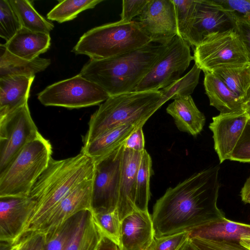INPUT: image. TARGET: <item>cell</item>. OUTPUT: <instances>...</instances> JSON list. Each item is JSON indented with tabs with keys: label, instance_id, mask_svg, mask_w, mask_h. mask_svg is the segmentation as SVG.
<instances>
[{
	"label": "cell",
	"instance_id": "41",
	"mask_svg": "<svg viewBox=\"0 0 250 250\" xmlns=\"http://www.w3.org/2000/svg\"><path fill=\"white\" fill-rule=\"evenodd\" d=\"M225 10L250 19V0H214Z\"/></svg>",
	"mask_w": 250,
	"mask_h": 250
},
{
	"label": "cell",
	"instance_id": "34",
	"mask_svg": "<svg viewBox=\"0 0 250 250\" xmlns=\"http://www.w3.org/2000/svg\"><path fill=\"white\" fill-rule=\"evenodd\" d=\"M172 0L175 10L177 35L187 42L193 19L196 0Z\"/></svg>",
	"mask_w": 250,
	"mask_h": 250
},
{
	"label": "cell",
	"instance_id": "5",
	"mask_svg": "<svg viewBox=\"0 0 250 250\" xmlns=\"http://www.w3.org/2000/svg\"><path fill=\"white\" fill-rule=\"evenodd\" d=\"M152 42L137 21H119L95 27L83 34L72 52L99 60L112 57Z\"/></svg>",
	"mask_w": 250,
	"mask_h": 250
},
{
	"label": "cell",
	"instance_id": "11",
	"mask_svg": "<svg viewBox=\"0 0 250 250\" xmlns=\"http://www.w3.org/2000/svg\"><path fill=\"white\" fill-rule=\"evenodd\" d=\"M39 133L28 103L0 118V173Z\"/></svg>",
	"mask_w": 250,
	"mask_h": 250
},
{
	"label": "cell",
	"instance_id": "39",
	"mask_svg": "<svg viewBox=\"0 0 250 250\" xmlns=\"http://www.w3.org/2000/svg\"><path fill=\"white\" fill-rule=\"evenodd\" d=\"M232 14L233 27L240 38L250 62V19L234 13Z\"/></svg>",
	"mask_w": 250,
	"mask_h": 250
},
{
	"label": "cell",
	"instance_id": "15",
	"mask_svg": "<svg viewBox=\"0 0 250 250\" xmlns=\"http://www.w3.org/2000/svg\"><path fill=\"white\" fill-rule=\"evenodd\" d=\"M249 119L243 109L221 113L212 118L209 128L213 133L214 148L220 163L230 160Z\"/></svg>",
	"mask_w": 250,
	"mask_h": 250
},
{
	"label": "cell",
	"instance_id": "6",
	"mask_svg": "<svg viewBox=\"0 0 250 250\" xmlns=\"http://www.w3.org/2000/svg\"><path fill=\"white\" fill-rule=\"evenodd\" d=\"M52 154L50 142L40 133L0 173V197L29 196L52 158Z\"/></svg>",
	"mask_w": 250,
	"mask_h": 250
},
{
	"label": "cell",
	"instance_id": "48",
	"mask_svg": "<svg viewBox=\"0 0 250 250\" xmlns=\"http://www.w3.org/2000/svg\"><path fill=\"white\" fill-rule=\"evenodd\" d=\"M243 109L245 111L249 120H250V94L243 104Z\"/></svg>",
	"mask_w": 250,
	"mask_h": 250
},
{
	"label": "cell",
	"instance_id": "8",
	"mask_svg": "<svg viewBox=\"0 0 250 250\" xmlns=\"http://www.w3.org/2000/svg\"><path fill=\"white\" fill-rule=\"evenodd\" d=\"M109 95L100 86L80 74L47 86L38 94L45 106L80 108L98 105Z\"/></svg>",
	"mask_w": 250,
	"mask_h": 250
},
{
	"label": "cell",
	"instance_id": "51",
	"mask_svg": "<svg viewBox=\"0 0 250 250\" xmlns=\"http://www.w3.org/2000/svg\"></svg>",
	"mask_w": 250,
	"mask_h": 250
},
{
	"label": "cell",
	"instance_id": "47",
	"mask_svg": "<svg viewBox=\"0 0 250 250\" xmlns=\"http://www.w3.org/2000/svg\"><path fill=\"white\" fill-rule=\"evenodd\" d=\"M180 250H198L192 244L189 238L183 245Z\"/></svg>",
	"mask_w": 250,
	"mask_h": 250
},
{
	"label": "cell",
	"instance_id": "14",
	"mask_svg": "<svg viewBox=\"0 0 250 250\" xmlns=\"http://www.w3.org/2000/svg\"><path fill=\"white\" fill-rule=\"evenodd\" d=\"M233 27V14L214 0H196L191 27L187 42L197 46L206 36Z\"/></svg>",
	"mask_w": 250,
	"mask_h": 250
},
{
	"label": "cell",
	"instance_id": "4",
	"mask_svg": "<svg viewBox=\"0 0 250 250\" xmlns=\"http://www.w3.org/2000/svg\"><path fill=\"white\" fill-rule=\"evenodd\" d=\"M163 104L160 90L132 91L109 96L91 116L88 129L83 137V145L122 125L144 126Z\"/></svg>",
	"mask_w": 250,
	"mask_h": 250
},
{
	"label": "cell",
	"instance_id": "10",
	"mask_svg": "<svg viewBox=\"0 0 250 250\" xmlns=\"http://www.w3.org/2000/svg\"><path fill=\"white\" fill-rule=\"evenodd\" d=\"M190 47L188 42L178 35L174 37L134 91L160 90L179 79L194 60Z\"/></svg>",
	"mask_w": 250,
	"mask_h": 250
},
{
	"label": "cell",
	"instance_id": "27",
	"mask_svg": "<svg viewBox=\"0 0 250 250\" xmlns=\"http://www.w3.org/2000/svg\"><path fill=\"white\" fill-rule=\"evenodd\" d=\"M250 65L220 68L212 73L244 102L250 94Z\"/></svg>",
	"mask_w": 250,
	"mask_h": 250
},
{
	"label": "cell",
	"instance_id": "45",
	"mask_svg": "<svg viewBox=\"0 0 250 250\" xmlns=\"http://www.w3.org/2000/svg\"><path fill=\"white\" fill-rule=\"evenodd\" d=\"M240 193L242 200L245 203L247 200L250 197V176L246 180Z\"/></svg>",
	"mask_w": 250,
	"mask_h": 250
},
{
	"label": "cell",
	"instance_id": "16",
	"mask_svg": "<svg viewBox=\"0 0 250 250\" xmlns=\"http://www.w3.org/2000/svg\"><path fill=\"white\" fill-rule=\"evenodd\" d=\"M92 189V179L73 190L54 207L35 232L46 233L79 212L91 210Z\"/></svg>",
	"mask_w": 250,
	"mask_h": 250
},
{
	"label": "cell",
	"instance_id": "31",
	"mask_svg": "<svg viewBox=\"0 0 250 250\" xmlns=\"http://www.w3.org/2000/svg\"><path fill=\"white\" fill-rule=\"evenodd\" d=\"M82 211L54 229L42 233L44 237L43 250H65L75 230Z\"/></svg>",
	"mask_w": 250,
	"mask_h": 250
},
{
	"label": "cell",
	"instance_id": "1",
	"mask_svg": "<svg viewBox=\"0 0 250 250\" xmlns=\"http://www.w3.org/2000/svg\"><path fill=\"white\" fill-rule=\"evenodd\" d=\"M219 167L196 173L169 188L153 208L155 238L189 231L225 217L217 206Z\"/></svg>",
	"mask_w": 250,
	"mask_h": 250
},
{
	"label": "cell",
	"instance_id": "29",
	"mask_svg": "<svg viewBox=\"0 0 250 250\" xmlns=\"http://www.w3.org/2000/svg\"><path fill=\"white\" fill-rule=\"evenodd\" d=\"M152 160L147 151L142 153L136 180L135 207L137 210L148 211L150 198V179L152 174Z\"/></svg>",
	"mask_w": 250,
	"mask_h": 250
},
{
	"label": "cell",
	"instance_id": "22",
	"mask_svg": "<svg viewBox=\"0 0 250 250\" xmlns=\"http://www.w3.org/2000/svg\"><path fill=\"white\" fill-rule=\"evenodd\" d=\"M50 41L49 34L34 32L22 27L4 45L12 54L32 60L48 50Z\"/></svg>",
	"mask_w": 250,
	"mask_h": 250
},
{
	"label": "cell",
	"instance_id": "18",
	"mask_svg": "<svg viewBox=\"0 0 250 250\" xmlns=\"http://www.w3.org/2000/svg\"><path fill=\"white\" fill-rule=\"evenodd\" d=\"M142 153L125 147L124 149L117 208L121 221L137 210L135 207L136 180Z\"/></svg>",
	"mask_w": 250,
	"mask_h": 250
},
{
	"label": "cell",
	"instance_id": "25",
	"mask_svg": "<svg viewBox=\"0 0 250 250\" xmlns=\"http://www.w3.org/2000/svg\"><path fill=\"white\" fill-rule=\"evenodd\" d=\"M137 127L127 124L110 129L83 145L81 152L96 161L123 143Z\"/></svg>",
	"mask_w": 250,
	"mask_h": 250
},
{
	"label": "cell",
	"instance_id": "44",
	"mask_svg": "<svg viewBox=\"0 0 250 250\" xmlns=\"http://www.w3.org/2000/svg\"><path fill=\"white\" fill-rule=\"evenodd\" d=\"M96 250H120L119 247L107 237L103 236Z\"/></svg>",
	"mask_w": 250,
	"mask_h": 250
},
{
	"label": "cell",
	"instance_id": "20",
	"mask_svg": "<svg viewBox=\"0 0 250 250\" xmlns=\"http://www.w3.org/2000/svg\"><path fill=\"white\" fill-rule=\"evenodd\" d=\"M189 231V238L240 242L250 238V225L230 220L225 217L211 221Z\"/></svg>",
	"mask_w": 250,
	"mask_h": 250
},
{
	"label": "cell",
	"instance_id": "36",
	"mask_svg": "<svg viewBox=\"0 0 250 250\" xmlns=\"http://www.w3.org/2000/svg\"><path fill=\"white\" fill-rule=\"evenodd\" d=\"M188 238V231L155 238L147 250H180Z\"/></svg>",
	"mask_w": 250,
	"mask_h": 250
},
{
	"label": "cell",
	"instance_id": "2",
	"mask_svg": "<svg viewBox=\"0 0 250 250\" xmlns=\"http://www.w3.org/2000/svg\"><path fill=\"white\" fill-rule=\"evenodd\" d=\"M94 171L93 160L81 152L62 160L52 158L30 191L29 196L36 204L21 239L35 232L50 211L65 196L83 183L92 180Z\"/></svg>",
	"mask_w": 250,
	"mask_h": 250
},
{
	"label": "cell",
	"instance_id": "3",
	"mask_svg": "<svg viewBox=\"0 0 250 250\" xmlns=\"http://www.w3.org/2000/svg\"><path fill=\"white\" fill-rule=\"evenodd\" d=\"M167 46L151 43L112 57L90 59L79 74L98 84L109 96L132 92Z\"/></svg>",
	"mask_w": 250,
	"mask_h": 250
},
{
	"label": "cell",
	"instance_id": "30",
	"mask_svg": "<svg viewBox=\"0 0 250 250\" xmlns=\"http://www.w3.org/2000/svg\"><path fill=\"white\" fill-rule=\"evenodd\" d=\"M103 0H64L59 3L47 14L49 21L59 23L73 20L81 12L94 8Z\"/></svg>",
	"mask_w": 250,
	"mask_h": 250
},
{
	"label": "cell",
	"instance_id": "9",
	"mask_svg": "<svg viewBox=\"0 0 250 250\" xmlns=\"http://www.w3.org/2000/svg\"><path fill=\"white\" fill-rule=\"evenodd\" d=\"M124 149V142L103 157L94 162L92 212L117 209Z\"/></svg>",
	"mask_w": 250,
	"mask_h": 250
},
{
	"label": "cell",
	"instance_id": "13",
	"mask_svg": "<svg viewBox=\"0 0 250 250\" xmlns=\"http://www.w3.org/2000/svg\"><path fill=\"white\" fill-rule=\"evenodd\" d=\"M36 204L29 196L0 197V239L9 245L18 243Z\"/></svg>",
	"mask_w": 250,
	"mask_h": 250
},
{
	"label": "cell",
	"instance_id": "42",
	"mask_svg": "<svg viewBox=\"0 0 250 250\" xmlns=\"http://www.w3.org/2000/svg\"><path fill=\"white\" fill-rule=\"evenodd\" d=\"M19 242V250H43L44 237L41 233H32L24 236Z\"/></svg>",
	"mask_w": 250,
	"mask_h": 250
},
{
	"label": "cell",
	"instance_id": "28",
	"mask_svg": "<svg viewBox=\"0 0 250 250\" xmlns=\"http://www.w3.org/2000/svg\"><path fill=\"white\" fill-rule=\"evenodd\" d=\"M22 27L34 32L49 34L54 24L35 10L32 2L27 0H9Z\"/></svg>",
	"mask_w": 250,
	"mask_h": 250
},
{
	"label": "cell",
	"instance_id": "17",
	"mask_svg": "<svg viewBox=\"0 0 250 250\" xmlns=\"http://www.w3.org/2000/svg\"><path fill=\"white\" fill-rule=\"evenodd\" d=\"M155 239L152 216L135 210L121 221L120 250H147Z\"/></svg>",
	"mask_w": 250,
	"mask_h": 250
},
{
	"label": "cell",
	"instance_id": "21",
	"mask_svg": "<svg viewBox=\"0 0 250 250\" xmlns=\"http://www.w3.org/2000/svg\"><path fill=\"white\" fill-rule=\"evenodd\" d=\"M174 119L177 128L193 136L203 130L206 117L196 106L190 96L175 99L166 109Z\"/></svg>",
	"mask_w": 250,
	"mask_h": 250
},
{
	"label": "cell",
	"instance_id": "46",
	"mask_svg": "<svg viewBox=\"0 0 250 250\" xmlns=\"http://www.w3.org/2000/svg\"><path fill=\"white\" fill-rule=\"evenodd\" d=\"M1 250H19L20 247V243L9 245L5 243H0Z\"/></svg>",
	"mask_w": 250,
	"mask_h": 250
},
{
	"label": "cell",
	"instance_id": "49",
	"mask_svg": "<svg viewBox=\"0 0 250 250\" xmlns=\"http://www.w3.org/2000/svg\"><path fill=\"white\" fill-rule=\"evenodd\" d=\"M240 244L250 250V238H243L240 241Z\"/></svg>",
	"mask_w": 250,
	"mask_h": 250
},
{
	"label": "cell",
	"instance_id": "7",
	"mask_svg": "<svg viewBox=\"0 0 250 250\" xmlns=\"http://www.w3.org/2000/svg\"><path fill=\"white\" fill-rule=\"evenodd\" d=\"M193 58L195 64L204 73L250 64L244 46L234 28L206 36L194 47Z\"/></svg>",
	"mask_w": 250,
	"mask_h": 250
},
{
	"label": "cell",
	"instance_id": "43",
	"mask_svg": "<svg viewBox=\"0 0 250 250\" xmlns=\"http://www.w3.org/2000/svg\"><path fill=\"white\" fill-rule=\"evenodd\" d=\"M143 125L135 128L124 142V146L136 151L143 152L145 149V138Z\"/></svg>",
	"mask_w": 250,
	"mask_h": 250
},
{
	"label": "cell",
	"instance_id": "24",
	"mask_svg": "<svg viewBox=\"0 0 250 250\" xmlns=\"http://www.w3.org/2000/svg\"><path fill=\"white\" fill-rule=\"evenodd\" d=\"M51 63L49 59L40 58L27 60L10 53L4 44H0V78L15 75L35 77Z\"/></svg>",
	"mask_w": 250,
	"mask_h": 250
},
{
	"label": "cell",
	"instance_id": "33",
	"mask_svg": "<svg viewBox=\"0 0 250 250\" xmlns=\"http://www.w3.org/2000/svg\"><path fill=\"white\" fill-rule=\"evenodd\" d=\"M94 222L103 236L107 237L121 249V220L117 209L92 212Z\"/></svg>",
	"mask_w": 250,
	"mask_h": 250
},
{
	"label": "cell",
	"instance_id": "38",
	"mask_svg": "<svg viewBox=\"0 0 250 250\" xmlns=\"http://www.w3.org/2000/svg\"><path fill=\"white\" fill-rule=\"evenodd\" d=\"M230 160L250 163V120L244 129L232 152Z\"/></svg>",
	"mask_w": 250,
	"mask_h": 250
},
{
	"label": "cell",
	"instance_id": "23",
	"mask_svg": "<svg viewBox=\"0 0 250 250\" xmlns=\"http://www.w3.org/2000/svg\"><path fill=\"white\" fill-rule=\"evenodd\" d=\"M204 74V85L210 105L221 113L243 109L245 102L236 96L222 80L213 73Z\"/></svg>",
	"mask_w": 250,
	"mask_h": 250
},
{
	"label": "cell",
	"instance_id": "50",
	"mask_svg": "<svg viewBox=\"0 0 250 250\" xmlns=\"http://www.w3.org/2000/svg\"><path fill=\"white\" fill-rule=\"evenodd\" d=\"M245 203H249L250 204V197L247 200Z\"/></svg>",
	"mask_w": 250,
	"mask_h": 250
},
{
	"label": "cell",
	"instance_id": "37",
	"mask_svg": "<svg viewBox=\"0 0 250 250\" xmlns=\"http://www.w3.org/2000/svg\"><path fill=\"white\" fill-rule=\"evenodd\" d=\"M189 239L198 250H249L238 242L211 240L199 237Z\"/></svg>",
	"mask_w": 250,
	"mask_h": 250
},
{
	"label": "cell",
	"instance_id": "40",
	"mask_svg": "<svg viewBox=\"0 0 250 250\" xmlns=\"http://www.w3.org/2000/svg\"><path fill=\"white\" fill-rule=\"evenodd\" d=\"M149 0H123L122 10L120 14L121 21L130 22L136 16H139Z\"/></svg>",
	"mask_w": 250,
	"mask_h": 250
},
{
	"label": "cell",
	"instance_id": "35",
	"mask_svg": "<svg viewBox=\"0 0 250 250\" xmlns=\"http://www.w3.org/2000/svg\"><path fill=\"white\" fill-rule=\"evenodd\" d=\"M22 27L9 0H0V36L6 42Z\"/></svg>",
	"mask_w": 250,
	"mask_h": 250
},
{
	"label": "cell",
	"instance_id": "12",
	"mask_svg": "<svg viewBox=\"0 0 250 250\" xmlns=\"http://www.w3.org/2000/svg\"><path fill=\"white\" fill-rule=\"evenodd\" d=\"M138 17L139 25L152 42L167 45L177 35L175 10L172 0H149Z\"/></svg>",
	"mask_w": 250,
	"mask_h": 250
},
{
	"label": "cell",
	"instance_id": "32",
	"mask_svg": "<svg viewBox=\"0 0 250 250\" xmlns=\"http://www.w3.org/2000/svg\"><path fill=\"white\" fill-rule=\"evenodd\" d=\"M201 70L194 63L186 75L169 86L160 90L164 104L169 100L190 96L198 83Z\"/></svg>",
	"mask_w": 250,
	"mask_h": 250
},
{
	"label": "cell",
	"instance_id": "26",
	"mask_svg": "<svg viewBox=\"0 0 250 250\" xmlns=\"http://www.w3.org/2000/svg\"><path fill=\"white\" fill-rule=\"evenodd\" d=\"M103 236L91 210H83L65 250H96Z\"/></svg>",
	"mask_w": 250,
	"mask_h": 250
},
{
	"label": "cell",
	"instance_id": "19",
	"mask_svg": "<svg viewBox=\"0 0 250 250\" xmlns=\"http://www.w3.org/2000/svg\"><path fill=\"white\" fill-rule=\"evenodd\" d=\"M34 78L22 75L0 78V118L28 103Z\"/></svg>",
	"mask_w": 250,
	"mask_h": 250
}]
</instances>
